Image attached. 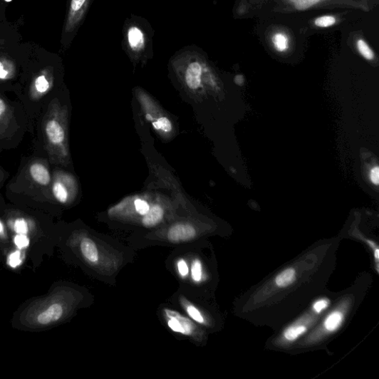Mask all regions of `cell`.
<instances>
[{
  "instance_id": "obj_1",
  "label": "cell",
  "mask_w": 379,
  "mask_h": 379,
  "mask_svg": "<svg viewBox=\"0 0 379 379\" xmlns=\"http://www.w3.org/2000/svg\"><path fill=\"white\" fill-rule=\"evenodd\" d=\"M154 36L155 30L145 18L131 14L123 28V49L132 61L144 63L153 58Z\"/></svg>"
},
{
  "instance_id": "obj_2",
  "label": "cell",
  "mask_w": 379,
  "mask_h": 379,
  "mask_svg": "<svg viewBox=\"0 0 379 379\" xmlns=\"http://www.w3.org/2000/svg\"><path fill=\"white\" fill-rule=\"evenodd\" d=\"M65 122L63 110L58 104H51L44 123L46 143L51 158L60 162L68 156Z\"/></svg>"
},
{
  "instance_id": "obj_3",
  "label": "cell",
  "mask_w": 379,
  "mask_h": 379,
  "mask_svg": "<svg viewBox=\"0 0 379 379\" xmlns=\"http://www.w3.org/2000/svg\"><path fill=\"white\" fill-rule=\"evenodd\" d=\"M351 305V300L344 301L342 304L336 308L325 319L316 331L311 335L308 342L310 343L318 342L324 337L337 331L343 324L346 316Z\"/></svg>"
},
{
  "instance_id": "obj_4",
  "label": "cell",
  "mask_w": 379,
  "mask_h": 379,
  "mask_svg": "<svg viewBox=\"0 0 379 379\" xmlns=\"http://www.w3.org/2000/svg\"><path fill=\"white\" fill-rule=\"evenodd\" d=\"M93 0H70L64 32L73 36L83 24Z\"/></svg>"
},
{
  "instance_id": "obj_5",
  "label": "cell",
  "mask_w": 379,
  "mask_h": 379,
  "mask_svg": "<svg viewBox=\"0 0 379 379\" xmlns=\"http://www.w3.org/2000/svg\"><path fill=\"white\" fill-rule=\"evenodd\" d=\"M316 320L317 317L314 315V312L302 316L284 331L279 338V344L284 346L294 343L308 331Z\"/></svg>"
},
{
  "instance_id": "obj_6",
  "label": "cell",
  "mask_w": 379,
  "mask_h": 379,
  "mask_svg": "<svg viewBox=\"0 0 379 379\" xmlns=\"http://www.w3.org/2000/svg\"><path fill=\"white\" fill-rule=\"evenodd\" d=\"M72 182L68 175L56 174L52 183L54 198L62 204L67 203L72 196Z\"/></svg>"
},
{
  "instance_id": "obj_7",
  "label": "cell",
  "mask_w": 379,
  "mask_h": 379,
  "mask_svg": "<svg viewBox=\"0 0 379 379\" xmlns=\"http://www.w3.org/2000/svg\"><path fill=\"white\" fill-rule=\"evenodd\" d=\"M165 313L168 318L167 324L170 329L187 336L193 333L194 326L188 318L176 311L165 310Z\"/></svg>"
},
{
  "instance_id": "obj_8",
  "label": "cell",
  "mask_w": 379,
  "mask_h": 379,
  "mask_svg": "<svg viewBox=\"0 0 379 379\" xmlns=\"http://www.w3.org/2000/svg\"><path fill=\"white\" fill-rule=\"evenodd\" d=\"M31 180L36 185L49 187L51 183V175L48 167L43 162H34L28 168Z\"/></svg>"
},
{
  "instance_id": "obj_9",
  "label": "cell",
  "mask_w": 379,
  "mask_h": 379,
  "mask_svg": "<svg viewBox=\"0 0 379 379\" xmlns=\"http://www.w3.org/2000/svg\"><path fill=\"white\" fill-rule=\"evenodd\" d=\"M196 236L194 227L189 224H178L168 232L167 237L172 242H183L194 239Z\"/></svg>"
},
{
  "instance_id": "obj_10",
  "label": "cell",
  "mask_w": 379,
  "mask_h": 379,
  "mask_svg": "<svg viewBox=\"0 0 379 379\" xmlns=\"http://www.w3.org/2000/svg\"><path fill=\"white\" fill-rule=\"evenodd\" d=\"M53 85L52 75L47 71H43L38 75L34 80L32 87L31 93L33 98H39L46 94L51 88Z\"/></svg>"
},
{
  "instance_id": "obj_11",
  "label": "cell",
  "mask_w": 379,
  "mask_h": 379,
  "mask_svg": "<svg viewBox=\"0 0 379 379\" xmlns=\"http://www.w3.org/2000/svg\"><path fill=\"white\" fill-rule=\"evenodd\" d=\"M63 314V308L61 305L53 304L37 317V321L40 324L46 326L52 322L59 320Z\"/></svg>"
},
{
  "instance_id": "obj_12",
  "label": "cell",
  "mask_w": 379,
  "mask_h": 379,
  "mask_svg": "<svg viewBox=\"0 0 379 379\" xmlns=\"http://www.w3.org/2000/svg\"><path fill=\"white\" fill-rule=\"evenodd\" d=\"M164 216V212L161 206L155 205L150 208L148 212L145 215L142 222L146 227H154L159 224Z\"/></svg>"
},
{
  "instance_id": "obj_13",
  "label": "cell",
  "mask_w": 379,
  "mask_h": 379,
  "mask_svg": "<svg viewBox=\"0 0 379 379\" xmlns=\"http://www.w3.org/2000/svg\"><path fill=\"white\" fill-rule=\"evenodd\" d=\"M81 251L88 261L96 262L99 259L98 250L96 244L88 238H84L81 242Z\"/></svg>"
},
{
  "instance_id": "obj_14",
  "label": "cell",
  "mask_w": 379,
  "mask_h": 379,
  "mask_svg": "<svg viewBox=\"0 0 379 379\" xmlns=\"http://www.w3.org/2000/svg\"><path fill=\"white\" fill-rule=\"evenodd\" d=\"M296 277V272L294 269H288L282 271L276 278V284L279 288H287L293 284Z\"/></svg>"
},
{
  "instance_id": "obj_15",
  "label": "cell",
  "mask_w": 379,
  "mask_h": 379,
  "mask_svg": "<svg viewBox=\"0 0 379 379\" xmlns=\"http://www.w3.org/2000/svg\"><path fill=\"white\" fill-rule=\"evenodd\" d=\"M11 110L5 100L0 97V132L5 130L11 120Z\"/></svg>"
},
{
  "instance_id": "obj_16",
  "label": "cell",
  "mask_w": 379,
  "mask_h": 379,
  "mask_svg": "<svg viewBox=\"0 0 379 379\" xmlns=\"http://www.w3.org/2000/svg\"><path fill=\"white\" fill-rule=\"evenodd\" d=\"M14 72V66L11 61L6 59L0 60V80L11 79Z\"/></svg>"
},
{
  "instance_id": "obj_17",
  "label": "cell",
  "mask_w": 379,
  "mask_h": 379,
  "mask_svg": "<svg viewBox=\"0 0 379 379\" xmlns=\"http://www.w3.org/2000/svg\"><path fill=\"white\" fill-rule=\"evenodd\" d=\"M13 229L16 234H28L29 227L27 221L24 218H18L13 222Z\"/></svg>"
},
{
  "instance_id": "obj_18",
  "label": "cell",
  "mask_w": 379,
  "mask_h": 379,
  "mask_svg": "<svg viewBox=\"0 0 379 379\" xmlns=\"http://www.w3.org/2000/svg\"><path fill=\"white\" fill-rule=\"evenodd\" d=\"M273 43L278 51L282 52L288 48L289 41L287 37L282 33L275 34L273 38Z\"/></svg>"
},
{
  "instance_id": "obj_19",
  "label": "cell",
  "mask_w": 379,
  "mask_h": 379,
  "mask_svg": "<svg viewBox=\"0 0 379 379\" xmlns=\"http://www.w3.org/2000/svg\"><path fill=\"white\" fill-rule=\"evenodd\" d=\"M357 47L359 53H361L365 59L371 61L374 58L373 52L364 41H358Z\"/></svg>"
},
{
  "instance_id": "obj_20",
  "label": "cell",
  "mask_w": 379,
  "mask_h": 379,
  "mask_svg": "<svg viewBox=\"0 0 379 379\" xmlns=\"http://www.w3.org/2000/svg\"><path fill=\"white\" fill-rule=\"evenodd\" d=\"M320 1L321 0H291L295 8L299 11L308 9Z\"/></svg>"
},
{
  "instance_id": "obj_21",
  "label": "cell",
  "mask_w": 379,
  "mask_h": 379,
  "mask_svg": "<svg viewBox=\"0 0 379 379\" xmlns=\"http://www.w3.org/2000/svg\"><path fill=\"white\" fill-rule=\"evenodd\" d=\"M23 263V254L21 251H15L8 258V264L12 269H16Z\"/></svg>"
},
{
  "instance_id": "obj_22",
  "label": "cell",
  "mask_w": 379,
  "mask_h": 379,
  "mask_svg": "<svg viewBox=\"0 0 379 379\" xmlns=\"http://www.w3.org/2000/svg\"><path fill=\"white\" fill-rule=\"evenodd\" d=\"M14 242L18 249L23 250L28 247L30 239L26 234H16Z\"/></svg>"
},
{
  "instance_id": "obj_23",
  "label": "cell",
  "mask_w": 379,
  "mask_h": 379,
  "mask_svg": "<svg viewBox=\"0 0 379 379\" xmlns=\"http://www.w3.org/2000/svg\"><path fill=\"white\" fill-rule=\"evenodd\" d=\"M153 125L157 130H162L165 133L172 131V124L166 118H161L157 121L153 123Z\"/></svg>"
},
{
  "instance_id": "obj_24",
  "label": "cell",
  "mask_w": 379,
  "mask_h": 379,
  "mask_svg": "<svg viewBox=\"0 0 379 379\" xmlns=\"http://www.w3.org/2000/svg\"><path fill=\"white\" fill-rule=\"evenodd\" d=\"M336 23V19L331 16H321L316 19L315 25L321 27L326 28L334 25Z\"/></svg>"
},
{
  "instance_id": "obj_25",
  "label": "cell",
  "mask_w": 379,
  "mask_h": 379,
  "mask_svg": "<svg viewBox=\"0 0 379 379\" xmlns=\"http://www.w3.org/2000/svg\"><path fill=\"white\" fill-rule=\"evenodd\" d=\"M330 305V300L328 298H321L316 301L313 306V311L316 314H320L321 313L326 311Z\"/></svg>"
},
{
  "instance_id": "obj_26",
  "label": "cell",
  "mask_w": 379,
  "mask_h": 379,
  "mask_svg": "<svg viewBox=\"0 0 379 379\" xmlns=\"http://www.w3.org/2000/svg\"><path fill=\"white\" fill-rule=\"evenodd\" d=\"M186 311L190 317L198 322V323H204V319L197 308L193 306H189L187 307Z\"/></svg>"
},
{
  "instance_id": "obj_27",
  "label": "cell",
  "mask_w": 379,
  "mask_h": 379,
  "mask_svg": "<svg viewBox=\"0 0 379 379\" xmlns=\"http://www.w3.org/2000/svg\"><path fill=\"white\" fill-rule=\"evenodd\" d=\"M202 276V264L199 260H196L192 264V277L196 281H199Z\"/></svg>"
},
{
  "instance_id": "obj_28",
  "label": "cell",
  "mask_w": 379,
  "mask_h": 379,
  "mask_svg": "<svg viewBox=\"0 0 379 379\" xmlns=\"http://www.w3.org/2000/svg\"><path fill=\"white\" fill-rule=\"evenodd\" d=\"M137 212L140 214L145 216L150 210V206L147 202L142 199H137L135 202Z\"/></svg>"
},
{
  "instance_id": "obj_29",
  "label": "cell",
  "mask_w": 379,
  "mask_h": 379,
  "mask_svg": "<svg viewBox=\"0 0 379 379\" xmlns=\"http://www.w3.org/2000/svg\"><path fill=\"white\" fill-rule=\"evenodd\" d=\"M178 269L180 274L182 276H186L188 274V267L187 263L184 260H180L178 262Z\"/></svg>"
},
{
  "instance_id": "obj_30",
  "label": "cell",
  "mask_w": 379,
  "mask_h": 379,
  "mask_svg": "<svg viewBox=\"0 0 379 379\" xmlns=\"http://www.w3.org/2000/svg\"><path fill=\"white\" fill-rule=\"evenodd\" d=\"M370 180L371 182L375 185H378L379 182V168L378 167H375L372 169L370 172Z\"/></svg>"
},
{
  "instance_id": "obj_31",
  "label": "cell",
  "mask_w": 379,
  "mask_h": 379,
  "mask_svg": "<svg viewBox=\"0 0 379 379\" xmlns=\"http://www.w3.org/2000/svg\"><path fill=\"white\" fill-rule=\"evenodd\" d=\"M5 234V226L1 220H0V236Z\"/></svg>"
},
{
  "instance_id": "obj_32",
  "label": "cell",
  "mask_w": 379,
  "mask_h": 379,
  "mask_svg": "<svg viewBox=\"0 0 379 379\" xmlns=\"http://www.w3.org/2000/svg\"><path fill=\"white\" fill-rule=\"evenodd\" d=\"M3 178H4V175H3L1 169H0V182H2Z\"/></svg>"
},
{
  "instance_id": "obj_33",
  "label": "cell",
  "mask_w": 379,
  "mask_h": 379,
  "mask_svg": "<svg viewBox=\"0 0 379 379\" xmlns=\"http://www.w3.org/2000/svg\"><path fill=\"white\" fill-rule=\"evenodd\" d=\"M5 1H6V2H9H9H11V1H12V0H5Z\"/></svg>"
}]
</instances>
